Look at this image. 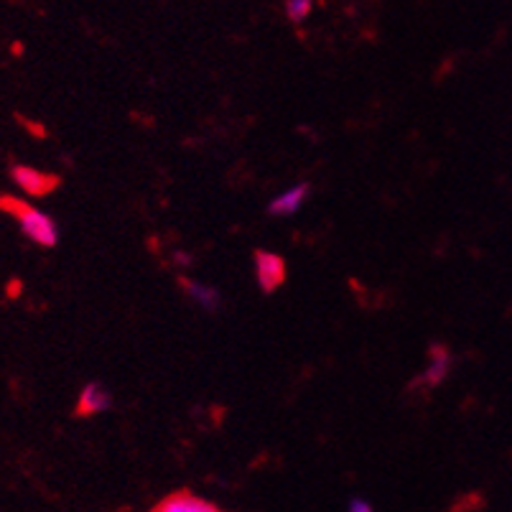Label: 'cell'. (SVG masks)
<instances>
[{
    "label": "cell",
    "mask_w": 512,
    "mask_h": 512,
    "mask_svg": "<svg viewBox=\"0 0 512 512\" xmlns=\"http://www.w3.org/2000/svg\"><path fill=\"white\" fill-rule=\"evenodd\" d=\"M349 512H375V510H372V505L367 500H360V497H355V500L349 502Z\"/></svg>",
    "instance_id": "cell-10"
},
{
    "label": "cell",
    "mask_w": 512,
    "mask_h": 512,
    "mask_svg": "<svg viewBox=\"0 0 512 512\" xmlns=\"http://www.w3.org/2000/svg\"><path fill=\"white\" fill-rule=\"evenodd\" d=\"M11 179L23 194H31V197H46V194L62 186V179L57 174H46V171L31 169V166L23 164L11 166Z\"/></svg>",
    "instance_id": "cell-3"
},
{
    "label": "cell",
    "mask_w": 512,
    "mask_h": 512,
    "mask_svg": "<svg viewBox=\"0 0 512 512\" xmlns=\"http://www.w3.org/2000/svg\"><path fill=\"white\" fill-rule=\"evenodd\" d=\"M253 265L255 281H258L260 291H263L265 296L278 291V288L286 283V260L278 253H271V250H255Z\"/></svg>",
    "instance_id": "cell-2"
},
{
    "label": "cell",
    "mask_w": 512,
    "mask_h": 512,
    "mask_svg": "<svg viewBox=\"0 0 512 512\" xmlns=\"http://www.w3.org/2000/svg\"><path fill=\"white\" fill-rule=\"evenodd\" d=\"M0 212L11 214L13 220L18 222V227L23 230V235L34 240L36 245H41V248H57L59 227L49 214L31 207L29 202H23V199L13 197V194H3L0 197Z\"/></svg>",
    "instance_id": "cell-1"
},
{
    "label": "cell",
    "mask_w": 512,
    "mask_h": 512,
    "mask_svg": "<svg viewBox=\"0 0 512 512\" xmlns=\"http://www.w3.org/2000/svg\"><path fill=\"white\" fill-rule=\"evenodd\" d=\"M451 365H454V357H451L449 349L441 347V344H431L428 347V367L421 375V385H426V388H439L446 377H449Z\"/></svg>",
    "instance_id": "cell-6"
},
{
    "label": "cell",
    "mask_w": 512,
    "mask_h": 512,
    "mask_svg": "<svg viewBox=\"0 0 512 512\" xmlns=\"http://www.w3.org/2000/svg\"><path fill=\"white\" fill-rule=\"evenodd\" d=\"M179 286L184 288L186 296H189V299H192L199 309L209 311V314L220 311L222 296L217 288H209V286H204V283L192 281V278H186V276H179Z\"/></svg>",
    "instance_id": "cell-8"
},
{
    "label": "cell",
    "mask_w": 512,
    "mask_h": 512,
    "mask_svg": "<svg viewBox=\"0 0 512 512\" xmlns=\"http://www.w3.org/2000/svg\"><path fill=\"white\" fill-rule=\"evenodd\" d=\"M113 408V393L105 388L102 383L92 380L82 388L77 398V406H74V416L77 418H87V416H97V413H105Z\"/></svg>",
    "instance_id": "cell-4"
},
{
    "label": "cell",
    "mask_w": 512,
    "mask_h": 512,
    "mask_svg": "<svg viewBox=\"0 0 512 512\" xmlns=\"http://www.w3.org/2000/svg\"><path fill=\"white\" fill-rule=\"evenodd\" d=\"M151 512H225V510L212 505V502L204 500V497L194 495V492L179 490L166 495Z\"/></svg>",
    "instance_id": "cell-5"
},
{
    "label": "cell",
    "mask_w": 512,
    "mask_h": 512,
    "mask_svg": "<svg viewBox=\"0 0 512 512\" xmlns=\"http://www.w3.org/2000/svg\"><path fill=\"white\" fill-rule=\"evenodd\" d=\"M283 11H286V18L291 23H304L314 11V0H286Z\"/></svg>",
    "instance_id": "cell-9"
},
{
    "label": "cell",
    "mask_w": 512,
    "mask_h": 512,
    "mask_svg": "<svg viewBox=\"0 0 512 512\" xmlns=\"http://www.w3.org/2000/svg\"><path fill=\"white\" fill-rule=\"evenodd\" d=\"M309 194H311L309 181L291 186L286 194H281V197H276L271 204H268V214H273V217H288V214H296L306 204Z\"/></svg>",
    "instance_id": "cell-7"
}]
</instances>
